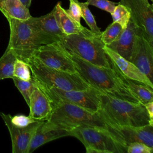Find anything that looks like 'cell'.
<instances>
[{
    "label": "cell",
    "mask_w": 153,
    "mask_h": 153,
    "mask_svg": "<svg viewBox=\"0 0 153 153\" xmlns=\"http://www.w3.org/2000/svg\"><path fill=\"white\" fill-rule=\"evenodd\" d=\"M67 53L75 65L76 73L90 87L117 99L140 103L130 91L126 78L119 70L96 66L74 54Z\"/></svg>",
    "instance_id": "6da1fadb"
},
{
    "label": "cell",
    "mask_w": 153,
    "mask_h": 153,
    "mask_svg": "<svg viewBox=\"0 0 153 153\" xmlns=\"http://www.w3.org/2000/svg\"><path fill=\"white\" fill-rule=\"evenodd\" d=\"M98 113L103 121L113 126H143L152 125L145 106L139 103L121 100L99 90Z\"/></svg>",
    "instance_id": "7a4b0ae2"
},
{
    "label": "cell",
    "mask_w": 153,
    "mask_h": 153,
    "mask_svg": "<svg viewBox=\"0 0 153 153\" xmlns=\"http://www.w3.org/2000/svg\"><path fill=\"white\" fill-rule=\"evenodd\" d=\"M6 18L10 28L7 47L18 59L26 62L41 45L58 41L56 38L36 30L28 19L21 20L8 17Z\"/></svg>",
    "instance_id": "3957f363"
},
{
    "label": "cell",
    "mask_w": 153,
    "mask_h": 153,
    "mask_svg": "<svg viewBox=\"0 0 153 153\" xmlns=\"http://www.w3.org/2000/svg\"><path fill=\"white\" fill-rule=\"evenodd\" d=\"M57 44L66 52L99 66L120 69L105 51V45L91 30L87 33L65 35Z\"/></svg>",
    "instance_id": "277c9868"
},
{
    "label": "cell",
    "mask_w": 153,
    "mask_h": 153,
    "mask_svg": "<svg viewBox=\"0 0 153 153\" xmlns=\"http://www.w3.org/2000/svg\"><path fill=\"white\" fill-rule=\"evenodd\" d=\"M51 105L52 111L47 121L63 129L69 131L82 125L100 128L106 127V123L98 112H93L79 106L64 102H51Z\"/></svg>",
    "instance_id": "5b68a950"
},
{
    "label": "cell",
    "mask_w": 153,
    "mask_h": 153,
    "mask_svg": "<svg viewBox=\"0 0 153 153\" xmlns=\"http://www.w3.org/2000/svg\"><path fill=\"white\" fill-rule=\"evenodd\" d=\"M26 63L30 68L32 78L36 83L64 90H83L91 87L77 73H69L47 66L34 56L28 59Z\"/></svg>",
    "instance_id": "8992f818"
},
{
    "label": "cell",
    "mask_w": 153,
    "mask_h": 153,
    "mask_svg": "<svg viewBox=\"0 0 153 153\" xmlns=\"http://www.w3.org/2000/svg\"><path fill=\"white\" fill-rule=\"evenodd\" d=\"M85 146L87 153H125L126 148L114 139L105 128L88 125L79 126L69 130Z\"/></svg>",
    "instance_id": "52a82bcc"
},
{
    "label": "cell",
    "mask_w": 153,
    "mask_h": 153,
    "mask_svg": "<svg viewBox=\"0 0 153 153\" xmlns=\"http://www.w3.org/2000/svg\"><path fill=\"white\" fill-rule=\"evenodd\" d=\"M36 84L46 94L51 102H68L93 112H97L99 109L97 90L94 88L91 87L83 90H64L56 87H47L36 82Z\"/></svg>",
    "instance_id": "ba28073f"
},
{
    "label": "cell",
    "mask_w": 153,
    "mask_h": 153,
    "mask_svg": "<svg viewBox=\"0 0 153 153\" xmlns=\"http://www.w3.org/2000/svg\"><path fill=\"white\" fill-rule=\"evenodd\" d=\"M105 129L111 136L126 149L133 142H142L153 148V126H113L106 124Z\"/></svg>",
    "instance_id": "9c48e42d"
},
{
    "label": "cell",
    "mask_w": 153,
    "mask_h": 153,
    "mask_svg": "<svg viewBox=\"0 0 153 153\" xmlns=\"http://www.w3.org/2000/svg\"><path fill=\"white\" fill-rule=\"evenodd\" d=\"M130 13V20L139 27L145 38L153 45V7L148 0H120Z\"/></svg>",
    "instance_id": "30bf717a"
},
{
    "label": "cell",
    "mask_w": 153,
    "mask_h": 153,
    "mask_svg": "<svg viewBox=\"0 0 153 153\" xmlns=\"http://www.w3.org/2000/svg\"><path fill=\"white\" fill-rule=\"evenodd\" d=\"M33 56L47 66L69 73H76L74 62L57 42L41 45Z\"/></svg>",
    "instance_id": "8fae6325"
},
{
    "label": "cell",
    "mask_w": 153,
    "mask_h": 153,
    "mask_svg": "<svg viewBox=\"0 0 153 153\" xmlns=\"http://www.w3.org/2000/svg\"><path fill=\"white\" fill-rule=\"evenodd\" d=\"M0 114L10 132L13 153H28L32 135L37 127L44 121H37L26 127H20L14 126L11 122L10 114L2 112Z\"/></svg>",
    "instance_id": "7c38bea8"
},
{
    "label": "cell",
    "mask_w": 153,
    "mask_h": 153,
    "mask_svg": "<svg viewBox=\"0 0 153 153\" xmlns=\"http://www.w3.org/2000/svg\"><path fill=\"white\" fill-rule=\"evenodd\" d=\"M130 62L153 81V45L145 38L142 32L136 36Z\"/></svg>",
    "instance_id": "4fadbf2b"
},
{
    "label": "cell",
    "mask_w": 153,
    "mask_h": 153,
    "mask_svg": "<svg viewBox=\"0 0 153 153\" xmlns=\"http://www.w3.org/2000/svg\"><path fill=\"white\" fill-rule=\"evenodd\" d=\"M70 136L69 131L63 129L48 121H42L36 128L30 140L28 153L55 139Z\"/></svg>",
    "instance_id": "5bb4252c"
},
{
    "label": "cell",
    "mask_w": 153,
    "mask_h": 153,
    "mask_svg": "<svg viewBox=\"0 0 153 153\" xmlns=\"http://www.w3.org/2000/svg\"><path fill=\"white\" fill-rule=\"evenodd\" d=\"M141 32L142 30L130 20L127 27L117 39L106 46L130 61L136 36Z\"/></svg>",
    "instance_id": "9a60e30c"
},
{
    "label": "cell",
    "mask_w": 153,
    "mask_h": 153,
    "mask_svg": "<svg viewBox=\"0 0 153 153\" xmlns=\"http://www.w3.org/2000/svg\"><path fill=\"white\" fill-rule=\"evenodd\" d=\"M105 51L126 78L141 82L153 88L152 82L133 63L125 59L106 45L105 47Z\"/></svg>",
    "instance_id": "2e32d148"
},
{
    "label": "cell",
    "mask_w": 153,
    "mask_h": 153,
    "mask_svg": "<svg viewBox=\"0 0 153 153\" xmlns=\"http://www.w3.org/2000/svg\"><path fill=\"white\" fill-rule=\"evenodd\" d=\"M29 107V116L36 121H47L51 113L52 106L50 100L36 84L30 94Z\"/></svg>",
    "instance_id": "e0dca14e"
},
{
    "label": "cell",
    "mask_w": 153,
    "mask_h": 153,
    "mask_svg": "<svg viewBox=\"0 0 153 153\" xmlns=\"http://www.w3.org/2000/svg\"><path fill=\"white\" fill-rule=\"evenodd\" d=\"M28 20L36 30L51 36L58 41L60 37L65 35L57 22L53 9L49 13L41 17H33L31 16L28 19Z\"/></svg>",
    "instance_id": "ac0fdd59"
},
{
    "label": "cell",
    "mask_w": 153,
    "mask_h": 153,
    "mask_svg": "<svg viewBox=\"0 0 153 153\" xmlns=\"http://www.w3.org/2000/svg\"><path fill=\"white\" fill-rule=\"evenodd\" d=\"M53 10L57 22L65 35L87 33L90 31L72 18L66 13L65 9L62 8L60 2L56 4Z\"/></svg>",
    "instance_id": "d6986e66"
},
{
    "label": "cell",
    "mask_w": 153,
    "mask_h": 153,
    "mask_svg": "<svg viewBox=\"0 0 153 153\" xmlns=\"http://www.w3.org/2000/svg\"><path fill=\"white\" fill-rule=\"evenodd\" d=\"M0 11L5 17L26 20L31 17L29 8L20 0H3L0 4Z\"/></svg>",
    "instance_id": "ffe728a7"
},
{
    "label": "cell",
    "mask_w": 153,
    "mask_h": 153,
    "mask_svg": "<svg viewBox=\"0 0 153 153\" xmlns=\"http://www.w3.org/2000/svg\"><path fill=\"white\" fill-rule=\"evenodd\" d=\"M128 87L131 93L144 105L149 102H153V88L139 82L133 81L126 78Z\"/></svg>",
    "instance_id": "44dd1931"
},
{
    "label": "cell",
    "mask_w": 153,
    "mask_h": 153,
    "mask_svg": "<svg viewBox=\"0 0 153 153\" xmlns=\"http://www.w3.org/2000/svg\"><path fill=\"white\" fill-rule=\"evenodd\" d=\"M17 58L8 47L0 58V80L12 78L14 63Z\"/></svg>",
    "instance_id": "7402d4cb"
},
{
    "label": "cell",
    "mask_w": 153,
    "mask_h": 153,
    "mask_svg": "<svg viewBox=\"0 0 153 153\" xmlns=\"http://www.w3.org/2000/svg\"><path fill=\"white\" fill-rule=\"evenodd\" d=\"M12 79L14 85L20 92L25 102L29 106L30 94L36 86L35 81L32 78L29 81L22 80L15 76H13Z\"/></svg>",
    "instance_id": "603a6c76"
},
{
    "label": "cell",
    "mask_w": 153,
    "mask_h": 153,
    "mask_svg": "<svg viewBox=\"0 0 153 153\" xmlns=\"http://www.w3.org/2000/svg\"><path fill=\"white\" fill-rule=\"evenodd\" d=\"M123 30V28L120 24L113 22L109 25L105 30L101 33L100 38L105 45H108L114 41L120 36Z\"/></svg>",
    "instance_id": "cb8c5ba5"
},
{
    "label": "cell",
    "mask_w": 153,
    "mask_h": 153,
    "mask_svg": "<svg viewBox=\"0 0 153 153\" xmlns=\"http://www.w3.org/2000/svg\"><path fill=\"white\" fill-rule=\"evenodd\" d=\"M78 4L81 8V17L85 20L87 25L90 27V30L94 34L100 36L102 32L100 31L99 27L97 26L96 20L88 8V4L85 2H80L78 1Z\"/></svg>",
    "instance_id": "d4e9b609"
},
{
    "label": "cell",
    "mask_w": 153,
    "mask_h": 153,
    "mask_svg": "<svg viewBox=\"0 0 153 153\" xmlns=\"http://www.w3.org/2000/svg\"><path fill=\"white\" fill-rule=\"evenodd\" d=\"M113 22H117L121 25L123 29H124L130 20V13L128 9L123 4H118L115 6L113 12L111 13Z\"/></svg>",
    "instance_id": "484cf974"
},
{
    "label": "cell",
    "mask_w": 153,
    "mask_h": 153,
    "mask_svg": "<svg viewBox=\"0 0 153 153\" xmlns=\"http://www.w3.org/2000/svg\"><path fill=\"white\" fill-rule=\"evenodd\" d=\"M13 76L22 80H30L32 78V75L27 63L17 59L14 65Z\"/></svg>",
    "instance_id": "4316f807"
},
{
    "label": "cell",
    "mask_w": 153,
    "mask_h": 153,
    "mask_svg": "<svg viewBox=\"0 0 153 153\" xmlns=\"http://www.w3.org/2000/svg\"><path fill=\"white\" fill-rule=\"evenodd\" d=\"M88 5L95 6L101 10L112 13L116 6V4L109 0H87Z\"/></svg>",
    "instance_id": "83f0119b"
},
{
    "label": "cell",
    "mask_w": 153,
    "mask_h": 153,
    "mask_svg": "<svg viewBox=\"0 0 153 153\" xmlns=\"http://www.w3.org/2000/svg\"><path fill=\"white\" fill-rule=\"evenodd\" d=\"M153 148L149 147L142 142H133L129 144L126 151L127 153H152Z\"/></svg>",
    "instance_id": "f1b7e54d"
},
{
    "label": "cell",
    "mask_w": 153,
    "mask_h": 153,
    "mask_svg": "<svg viewBox=\"0 0 153 153\" xmlns=\"http://www.w3.org/2000/svg\"><path fill=\"white\" fill-rule=\"evenodd\" d=\"M70 4L68 10H65L66 13L75 21L80 23L81 17V8L78 0H69Z\"/></svg>",
    "instance_id": "f546056e"
},
{
    "label": "cell",
    "mask_w": 153,
    "mask_h": 153,
    "mask_svg": "<svg viewBox=\"0 0 153 153\" xmlns=\"http://www.w3.org/2000/svg\"><path fill=\"white\" fill-rule=\"evenodd\" d=\"M11 122L16 126L24 127H26L30 124L37 121L33 119L32 118L30 117L29 116H26L24 115H16L13 117L11 115L10 117Z\"/></svg>",
    "instance_id": "4dcf8cb0"
},
{
    "label": "cell",
    "mask_w": 153,
    "mask_h": 153,
    "mask_svg": "<svg viewBox=\"0 0 153 153\" xmlns=\"http://www.w3.org/2000/svg\"><path fill=\"white\" fill-rule=\"evenodd\" d=\"M149 115V118L153 122V102H149L143 105Z\"/></svg>",
    "instance_id": "1f68e13d"
},
{
    "label": "cell",
    "mask_w": 153,
    "mask_h": 153,
    "mask_svg": "<svg viewBox=\"0 0 153 153\" xmlns=\"http://www.w3.org/2000/svg\"><path fill=\"white\" fill-rule=\"evenodd\" d=\"M25 6H26L27 8H29V7L30 6L31 4V2L32 0H20Z\"/></svg>",
    "instance_id": "d6a6232c"
},
{
    "label": "cell",
    "mask_w": 153,
    "mask_h": 153,
    "mask_svg": "<svg viewBox=\"0 0 153 153\" xmlns=\"http://www.w3.org/2000/svg\"><path fill=\"white\" fill-rule=\"evenodd\" d=\"M2 1H3V0H0V4H1V3L2 2Z\"/></svg>",
    "instance_id": "836d02e7"
}]
</instances>
